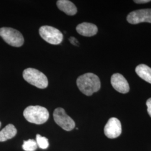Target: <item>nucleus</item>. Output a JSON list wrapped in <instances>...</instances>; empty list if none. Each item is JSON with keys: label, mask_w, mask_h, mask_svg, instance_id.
Instances as JSON below:
<instances>
[{"label": "nucleus", "mask_w": 151, "mask_h": 151, "mask_svg": "<svg viewBox=\"0 0 151 151\" xmlns=\"http://www.w3.org/2000/svg\"><path fill=\"white\" fill-rule=\"evenodd\" d=\"M77 85L83 94L91 96L100 89L101 82L97 76L92 73H87L78 77Z\"/></svg>", "instance_id": "nucleus-1"}, {"label": "nucleus", "mask_w": 151, "mask_h": 151, "mask_svg": "<svg viewBox=\"0 0 151 151\" xmlns=\"http://www.w3.org/2000/svg\"><path fill=\"white\" fill-rule=\"evenodd\" d=\"M23 115L29 122L35 124L45 123L49 117L48 110L38 105L28 106L24 110Z\"/></svg>", "instance_id": "nucleus-2"}, {"label": "nucleus", "mask_w": 151, "mask_h": 151, "mask_svg": "<svg viewBox=\"0 0 151 151\" xmlns=\"http://www.w3.org/2000/svg\"><path fill=\"white\" fill-rule=\"evenodd\" d=\"M23 77L25 81L39 88H45L48 86V80L46 76L35 68H29L23 72Z\"/></svg>", "instance_id": "nucleus-3"}, {"label": "nucleus", "mask_w": 151, "mask_h": 151, "mask_svg": "<svg viewBox=\"0 0 151 151\" xmlns=\"http://www.w3.org/2000/svg\"><path fill=\"white\" fill-rule=\"evenodd\" d=\"M0 37L6 43L15 47H21L24 42L22 33L11 27L0 28Z\"/></svg>", "instance_id": "nucleus-4"}, {"label": "nucleus", "mask_w": 151, "mask_h": 151, "mask_svg": "<svg viewBox=\"0 0 151 151\" xmlns=\"http://www.w3.org/2000/svg\"><path fill=\"white\" fill-rule=\"evenodd\" d=\"M40 37L47 43L53 45H58L62 43L63 36L60 30L50 26H43L39 29Z\"/></svg>", "instance_id": "nucleus-5"}, {"label": "nucleus", "mask_w": 151, "mask_h": 151, "mask_svg": "<svg viewBox=\"0 0 151 151\" xmlns=\"http://www.w3.org/2000/svg\"><path fill=\"white\" fill-rule=\"evenodd\" d=\"M53 118L56 124L66 131H70L75 127L74 120L66 114L63 108H58L55 109Z\"/></svg>", "instance_id": "nucleus-6"}, {"label": "nucleus", "mask_w": 151, "mask_h": 151, "mask_svg": "<svg viewBox=\"0 0 151 151\" xmlns=\"http://www.w3.org/2000/svg\"><path fill=\"white\" fill-rule=\"evenodd\" d=\"M127 20L131 24H137L144 22L151 23V9L132 11L127 16Z\"/></svg>", "instance_id": "nucleus-7"}, {"label": "nucleus", "mask_w": 151, "mask_h": 151, "mask_svg": "<svg viewBox=\"0 0 151 151\" xmlns=\"http://www.w3.org/2000/svg\"><path fill=\"white\" fill-rule=\"evenodd\" d=\"M104 133L110 139L116 138L120 136L122 133V125L119 119L116 118L109 119L104 127Z\"/></svg>", "instance_id": "nucleus-8"}, {"label": "nucleus", "mask_w": 151, "mask_h": 151, "mask_svg": "<svg viewBox=\"0 0 151 151\" xmlns=\"http://www.w3.org/2000/svg\"><path fill=\"white\" fill-rule=\"evenodd\" d=\"M111 84L114 88L122 93L129 91V83L123 76L120 73H114L111 77Z\"/></svg>", "instance_id": "nucleus-9"}, {"label": "nucleus", "mask_w": 151, "mask_h": 151, "mask_svg": "<svg viewBox=\"0 0 151 151\" xmlns=\"http://www.w3.org/2000/svg\"><path fill=\"white\" fill-rule=\"evenodd\" d=\"M76 30L81 35L90 37L97 34L98 29L96 25L93 24L89 22H83L77 26Z\"/></svg>", "instance_id": "nucleus-10"}, {"label": "nucleus", "mask_w": 151, "mask_h": 151, "mask_svg": "<svg viewBox=\"0 0 151 151\" xmlns=\"http://www.w3.org/2000/svg\"><path fill=\"white\" fill-rule=\"evenodd\" d=\"M57 5L60 10L70 16L75 15L77 12L76 6L68 0H59L57 2Z\"/></svg>", "instance_id": "nucleus-11"}, {"label": "nucleus", "mask_w": 151, "mask_h": 151, "mask_svg": "<svg viewBox=\"0 0 151 151\" xmlns=\"http://www.w3.org/2000/svg\"><path fill=\"white\" fill-rule=\"evenodd\" d=\"M17 134V129L13 124H9L0 131V142H5L14 138Z\"/></svg>", "instance_id": "nucleus-12"}, {"label": "nucleus", "mask_w": 151, "mask_h": 151, "mask_svg": "<svg viewBox=\"0 0 151 151\" xmlns=\"http://www.w3.org/2000/svg\"><path fill=\"white\" fill-rule=\"evenodd\" d=\"M135 72L143 80L151 83V68L144 64L138 65L135 68Z\"/></svg>", "instance_id": "nucleus-13"}, {"label": "nucleus", "mask_w": 151, "mask_h": 151, "mask_svg": "<svg viewBox=\"0 0 151 151\" xmlns=\"http://www.w3.org/2000/svg\"><path fill=\"white\" fill-rule=\"evenodd\" d=\"M22 149L25 151H35L38 148L36 140L28 139L24 140L22 145Z\"/></svg>", "instance_id": "nucleus-14"}, {"label": "nucleus", "mask_w": 151, "mask_h": 151, "mask_svg": "<svg viewBox=\"0 0 151 151\" xmlns=\"http://www.w3.org/2000/svg\"><path fill=\"white\" fill-rule=\"evenodd\" d=\"M36 142L38 147L41 149H47L49 147L48 139L40 134H37L36 136Z\"/></svg>", "instance_id": "nucleus-15"}, {"label": "nucleus", "mask_w": 151, "mask_h": 151, "mask_svg": "<svg viewBox=\"0 0 151 151\" xmlns=\"http://www.w3.org/2000/svg\"><path fill=\"white\" fill-rule=\"evenodd\" d=\"M146 105L147 106V112L151 118V98H150L149 99L147 100L146 102Z\"/></svg>", "instance_id": "nucleus-16"}, {"label": "nucleus", "mask_w": 151, "mask_h": 151, "mask_svg": "<svg viewBox=\"0 0 151 151\" xmlns=\"http://www.w3.org/2000/svg\"><path fill=\"white\" fill-rule=\"evenodd\" d=\"M69 40L70 41V42L72 44H73V45H75L78 46V45H79L78 42L77 40L75 38H74V37H70V38L69 39Z\"/></svg>", "instance_id": "nucleus-17"}, {"label": "nucleus", "mask_w": 151, "mask_h": 151, "mask_svg": "<svg viewBox=\"0 0 151 151\" xmlns=\"http://www.w3.org/2000/svg\"><path fill=\"white\" fill-rule=\"evenodd\" d=\"M134 2L137 4H146V3L150 2H151V1L150 0H134Z\"/></svg>", "instance_id": "nucleus-18"}, {"label": "nucleus", "mask_w": 151, "mask_h": 151, "mask_svg": "<svg viewBox=\"0 0 151 151\" xmlns=\"http://www.w3.org/2000/svg\"><path fill=\"white\" fill-rule=\"evenodd\" d=\"M1 122H0V127H1Z\"/></svg>", "instance_id": "nucleus-19"}]
</instances>
